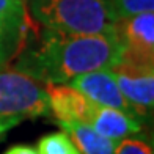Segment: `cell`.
I'll list each match as a JSON object with an SVG mask.
<instances>
[{"mask_svg": "<svg viewBox=\"0 0 154 154\" xmlns=\"http://www.w3.org/2000/svg\"><path fill=\"white\" fill-rule=\"evenodd\" d=\"M123 49L116 33L68 35L43 29L24 51L14 69L41 83H69L74 77L120 65Z\"/></svg>", "mask_w": 154, "mask_h": 154, "instance_id": "6da1fadb", "label": "cell"}, {"mask_svg": "<svg viewBox=\"0 0 154 154\" xmlns=\"http://www.w3.org/2000/svg\"><path fill=\"white\" fill-rule=\"evenodd\" d=\"M27 10L43 29L68 35L116 33L118 17L106 0H27Z\"/></svg>", "mask_w": 154, "mask_h": 154, "instance_id": "7a4b0ae2", "label": "cell"}, {"mask_svg": "<svg viewBox=\"0 0 154 154\" xmlns=\"http://www.w3.org/2000/svg\"><path fill=\"white\" fill-rule=\"evenodd\" d=\"M46 88L14 68L0 66V116H51Z\"/></svg>", "mask_w": 154, "mask_h": 154, "instance_id": "3957f363", "label": "cell"}, {"mask_svg": "<svg viewBox=\"0 0 154 154\" xmlns=\"http://www.w3.org/2000/svg\"><path fill=\"white\" fill-rule=\"evenodd\" d=\"M112 72L137 120H151L154 109V66L121 61L112 68Z\"/></svg>", "mask_w": 154, "mask_h": 154, "instance_id": "277c9868", "label": "cell"}, {"mask_svg": "<svg viewBox=\"0 0 154 154\" xmlns=\"http://www.w3.org/2000/svg\"><path fill=\"white\" fill-rule=\"evenodd\" d=\"M124 63L154 66V13L118 19L115 25Z\"/></svg>", "mask_w": 154, "mask_h": 154, "instance_id": "5b68a950", "label": "cell"}, {"mask_svg": "<svg viewBox=\"0 0 154 154\" xmlns=\"http://www.w3.org/2000/svg\"><path fill=\"white\" fill-rule=\"evenodd\" d=\"M69 85L79 90L82 94H85L91 102L101 107H112L124 112L135 118L129 102L124 99L120 88L116 85L115 75L112 69H97V71H90L85 74H80L74 77L69 82ZM137 120V118H135ZM142 123V121H140Z\"/></svg>", "mask_w": 154, "mask_h": 154, "instance_id": "8992f818", "label": "cell"}, {"mask_svg": "<svg viewBox=\"0 0 154 154\" xmlns=\"http://www.w3.org/2000/svg\"><path fill=\"white\" fill-rule=\"evenodd\" d=\"M51 113L57 121L88 124L96 104L69 83H44Z\"/></svg>", "mask_w": 154, "mask_h": 154, "instance_id": "52a82bcc", "label": "cell"}, {"mask_svg": "<svg viewBox=\"0 0 154 154\" xmlns=\"http://www.w3.org/2000/svg\"><path fill=\"white\" fill-rule=\"evenodd\" d=\"M88 126L113 142H120L128 137H135L143 134V126L138 120L132 118L131 115L112 107H101L96 106L91 118L88 121Z\"/></svg>", "mask_w": 154, "mask_h": 154, "instance_id": "ba28073f", "label": "cell"}, {"mask_svg": "<svg viewBox=\"0 0 154 154\" xmlns=\"http://www.w3.org/2000/svg\"><path fill=\"white\" fill-rule=\"evenodd\" d=\"M57 123L61 131H65L71 137L80 154H115L116 143L113 140L97 134L91 126L83 123Z\"/></svg>", "mask_w": 154, "mask_h": 154, "instance_id": "9c48e42d", "label": "cell"}, {"mask_svg": "<svg viewBox=\"0 0 154 154\" xmlns=\"http://www.w3.org/2000/svg\"><path fill=\"white\" fill-rule=\"evenodd\" d=\"M24 35L25 32L0 17V66H6L22 49Z\"/></svg>", "mask_w": 154, "mask_h": 154, "instance_id": "30bf717a", "label": "cell"}, {"mask_svg": "<svg viewBox=\"0 0 154 154\" xmlns=\"http://www.w3.org/2000/svg\"><path fill=\"white\" fill-rule=\"evenodd\" d=\"M38 154H80L65 131L47 134L38 142Z\"/></svg>", "mask_w": 154, "mask_h": 154, "instance_id": "8fae6325", "label": "cell"}, {"mask_svg": "<svg viewBox=\"0 0 154 154\" xmlns=\"http://www.w3.org/2000/svg\"><path fill=\"white\" fill-rule=\"evenodd\" d=\"M0 17L22 32H27L30 25L27 0H0Z\"/></svg>", "mask_w": 154, "mask_h": 154, "instance_id": "7c38bea8", "label": "cell"}, {"mask_svg": "<svg viewBox=\"0 0 154 154\" xmlns=\"http://www.w3.org/2000/svg\"><path fill=\"white\" fill-rule=\"evenodd\" d=\"M118 19L154 11V0H106Z\"/></svg>", "mask_w": 154, "mask_h": 154, "instance_id": "4fadbf2b", "label": "cell"}, {"mask_svg": "<svg viewBox=\"0 0 154 154\" xmlns=\"http://www.w3.org/2000/svg\"><path fill=\"white\" fill-rule=\"evenodd\" d=\"M115 154H152V145L143 135L128 137L116 142Z\"/></svg>", "mask_w": 154, "mask_h": 154, "instance_id": "5bb4252c", "label": "cell"}, {"mask_svg": "<svg viewBox=\"0 0 154 154\" xmlns=\"http://www.w3.org/2000/svg\"><path fill=\"white\" fill-rule=\"evenodd\" d=\"M20 121H24V118L20 116H0V138L8 134L13 128H16Z\"/></svg>", "mask_w": 154, "mask_h": 154, "instance_id": "9a60e30c", "label": "cell"}, {"mask_svg": "<svg viewBox=\"0 0 154 154\" xmlns=\"http://www.w3.org/2000/svg\"><path fill=\"white\" fill-rule=\"evenodd\" d=\"M3 154H38V151L30 145H14V146H10Z\"/></svg>", "mask_w": 154, "mask_h": 154, "instance_id": "2e32d148", "label": "cell"}]
</instances>
